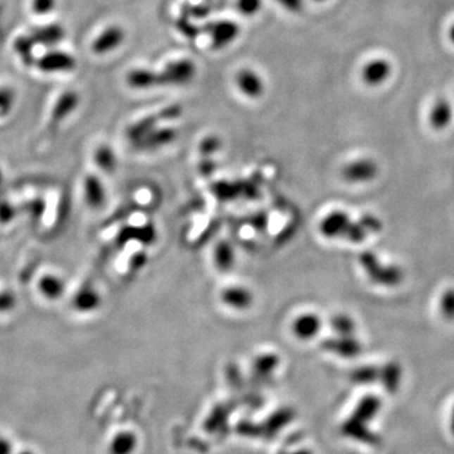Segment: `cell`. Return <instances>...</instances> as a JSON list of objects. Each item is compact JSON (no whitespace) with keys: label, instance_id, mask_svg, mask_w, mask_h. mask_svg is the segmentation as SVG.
Returning <instances> with one entry per match:
<instances>
[{"label":"cell","instance_id":"1","mask_svg":"<svg viewBox=\"0 0 454 454\" xmlns=\"http://www.w3.org/2000/svg\"><path fill=\"white\" fill-rule=\"evenodd\" d=\"M380 409H382V400L379 399L377 396L375 395L365 396L358 403V408L353 412L351 419L345 424L343 430H345L346 434L353 436L362 442L376 444L377 438L366 428V424L371 419L375 418L376 414L380 412Z\"/></svg>","mask_w":454,"mask_h":454},{"label":"cell","instance_id":"2","mask_svg":"<svg viewBox=\"0 0 454 454\" xmlns=\"http://www.w3.org/2000/svg\"><path fill=\"white\" fill-rule=\"evenodd\" d=\"M360 264L363 270L375 284L384 286H395L401 283L404 278L403 270L396 265H384L376 254L371 251H363L360 255Z\"/></svg>","mask_w":454,"mask_h":454},{"label":"cell","instance_id":"3","mask_svg":"<svg viewBox=\"0 0 454 454\" xmlns=\"http://www.w3.org/2000/svg\"><path fill=\"white\" fill-rule=\"evenodd\" d=\"M34 66L43 73L71 72L76 67V58L60 49H49L37 57Z\"/></svg>","mask_w":454,"mask_h":454},{"label":"cell","instance_id":"4","mask_svg":"<svg viewBox=\"0 0 454 454\" xmlns=\"http://www.w3.org/2000/svg\"><path fill=\"white\" fill-rule=\"evenodd\" d=\"M196 76V65L191 60H178L170 62L159 72L160 85H184Z\"/></svg>","mask_w":454,"mask_h":454},{"label":"cell","instance_id":"5","mask_svg":"<svg viewBox=\"0 0 454 454\" xmlns=\"http://www.w3.org/2000/svg\"><path fill=\"white\" fill-rule=\"evenodd\" d=\"M393 75V65L388 58L375 57L366 62L361 71V79L365 85L370 87H380Z\"/></svg>","mask_w":454,"mask_h":454},{"label":"cell","instance_id":"6","mask_svg":"<svg viewBox=\"0 0 454 454\" xmlns=\"http://www.w3.org/2000/svg\"><path fill=\"white\" fill-rule=\"evenodd\" d=\"M203 30L211 37L212 47L221 49L237 39L240 33V27L232 20H218L207 23Z\"/></svg>","mask_w":454,"mask_h":454},{"label":"cell","instance_id":"7","mask_svg":"<svg viewBox=\"0 0 454 454\" xmlns=\"http://www.w3.org/2000/svg\"><path fill=\"white\" fill-rule=\"evenodd\" d=\"M80 103V96L77 92L72 90L65 91L57 99L53 108L49 114V127H56L63 122L65 119L72 114L77 109Z\"/></svg>","mask_w":454,"mask_h":454},{"label":"cell","instance_id":"8","mask_svg":"<svg viewBox=\"0 0 454 454\" xmlns=\"http://www.w3.org/2000/svg\"><path fill=\"white\" fill-rule=\"evenodd\" d=\"M379 173V167L375 160L370 158L356 159L351 163L347 164L343 168V177L346 181L351 183H362L374 179Z\"/></svg>","mask_w":454,"mask_h":454},{"label":"cell","instance_id":"9","mask_svg":"<svg viewBox=\"0 0 454 454\" xmlns=\"http://www.w3.org/2000/svg\"><path fill=\"white\" fill-rule=\"evenodd\" d=\"M351 218L345 211H332L322 218L320 231L323 237L328 239L345 237L346 232L351 225Z\"/></svg>","mask_w":454,"mask_h":454},{"label":"cell","instance_id":"10","mask_svg":"<svg viewBox=\"0 0 454 454\" xmlns=\"http://www.w3.org/2000/svg\"><path fill=\"white\" fill-rule=\"evenodd\" d=\"M321 318L315 313L305 312L294 318L291 323V332L301 341H309L315 339L321 331Z\"/></svg>","mask_w":454,"mask_h":454},{"label":"cell","instance_id":"11","mask_svg":"<svg viewBox=\"0 0 454 454\" xmlns=\"http://www.w3.org/2000/svg\"><path fill=\"white\" fill-rule=\"evenodd\" d=\"M124 38H125V33L122 28L119 25H110L95 38L91 49L95 55H106L118 49L121 43L124 42Z\"/></svg>","mask_w":454,"mask_h":454},{"label":"cell","instance_id":"12","mask_svg":"<svg viewBox=\"0 0 454 454\" xmlns=\"http://www.w3.org/2000/svg\"><path fill=\"white\" fill-rule=\"evenodd\" d=\"M453 116V105L448 99H438L430 106L428 122L434 130H444L452 124Z\"/></svg>","mask_w":454,"mask_h":454},{"label":"cell","instance_id":"13","mask_svg":"<svg viewBox=\"0 0 454 454\" xmlns=\"http://www.w3.org/2000/svg\"><path fill=\"white\" fill-rule=\"evenodd\" d=\"M37 46L52 49L65 38L66 32L62 25L57 23H47L39 25L30 33Z\"/></svg>","mask_w":454,"mask_h":454},{"label":"cell","instance_id":"14","mask_svg":"<svg viewBox=\"0 0 454 454\" xmlns=\"http://www.w3.org/2000/svg\"><path fill=\"white\" fill-rule=\"evenodd\" d=\"M324 348L343 358H353L362 350L361 343L352 336H337L324 342Z\"/></svg>","mask_w":454,"mask_h":454},{"label":"cell","instance_id":"15","mask_svg":"<svg viewBox=\"0 0 454 454\" xmlns=\"http://www.w3.org/2000/svg\"><path fill=\"white\" fill-rule=\"evenodd\" d=\"M177 130L175 127H156L151 133L146 134L141 139L137 140L134 144L140 149H153L167 146L176 139Z\"/></svg>","mask_w":454,"mask_h":454},{"label":"cell","instance_id":"16","mask_svg":"<svg viewBox=\"0 0 454 454\" xmlns=\"http://www.w3.org/2000/svg\"><path fill=\"white\" fill-rule=\"evenodd\" d=\"M237 84L245 96L256 99L264 92V82L261 81L260 76L250 68H242L237 73Z\"/></svg>","mask_w":454,"mask_h":454},{"label":"cell","instance_id":"17","mask_svg":"<svg viewBox=\"0 0 454 454\" xmlns=\"http://www.w3.org/2000/svg\"><path fill=\"white\" fill-rule=\"evenodd\" d=\"M36 47V42L33 41L30 34L18 36L13 42L14 53L25 67L34 66L37 60Z\"/></svg>","mask_w":454,"mask_h":454},{"label":"cell","instance_id":"18","mask_svg":"<svg viewBox=\"0 0 454 454\" xmlns=\"http://www.w3.org/2000/svg\"><path fill=\"white\" fill-rule=\"evenodd\" d=\"M127 84L133 89H149L160 86L159 73L153 72L146 68H135L127 73Z\"/></svg>","mask_w":454,"mask_h":454},{"label":"cell","instance_id":"19","mask_svg":"<svg viewBox=\"0 0 454 454\" xmlns=\"http://www.w3.org/2000/svg\"><path fill=\"white\" fill-rule=\"evenodd\" d=\"M222 301L226 305L234 309H246L251 305L253 294L245 286H235L225 289L222 293Z\"/></svg>","mask_w":454,"mask_h":454},{"label":"cell","instance_id":"20","mask_svg":"<svg viewBox=\"0 0 454 454\" xmlns=\"http://www.w3.org/2000/svg\"><path fill=\"white\" fill-rule=\"evenodd\" d=\"M159 121H160L159 114L146 116L141 120L137 121L135 124L127 127V139L132 140L133 143H135L137 140L141 139L143 137H146V134L151 133L153 129L157 127V124Z\"/></svg>","mask_w":454,"mask_h":454},{"label":"cell","instance_id":"21","mask_svg":"<svg viewBox=\"0 0 454 454\" xmlns=\"http://www.w3.org/2000/svg\"><path fill=\"white\" fill-rule=\"evenodd\" d=\"M380 382L389 393H395L401 382V367L398 362H388L380 367Z\"/></svg>","mask_w":454,"mask_h":454},{"label":"cell","instance_id":"22","mask_svg":"<svg viewBox=\"0 0 454 454\" xmlns=\"http://www.w3.org/2000/svg\"><path fill=\"white\" fill-rule=\"evenodd\" d=\"M85 196L91 207H100L105 200L103 183L95 176H87L85 179Z\"/></svg>","mask_w":454,"mask_h":454},{"label":"cell","instance_id":"23","mask_svg":"<svg viewBox=\"0 0 454 454\" xmlns=\"http://www.w3.org/2000/svg\"><path fill=\"white\" fill-rule=\"evenodd\" d=\"M95 162L99 165V168L110 173L115 170V153L109 146H100L95 151Z\"/></svg>","mask_w":454,"mask_h":454},{"label":"cell","instance_id":"24","mask_svg":"<svg viewBox=\"0 0 454 454\" xmlns=\"http://www.w3.org/2000/svg\"><path fill=\"white\" fill-rule=\"evenodd\" d=\"M39 289L42 291L43 294L47 298L55 299V298L62 296L63 291V283L62 280L56 278L53 275L51 277H44V278L39 282Z\"/></svg>","mask_w":454,"mask_h":454},{"label":"cell","instance_id":"25","mask_svg":"<svg viewBox=\"0 0 454 454\" xmlns=\"http://www.w3.org/2000/svg\"><path fill=\"white\" fill-rule=\"evenodd\" d=\"M15 103V91L11 86H0V119H4L12 113Z\"/></svg>","mask_w":454,"mask_h":454},{"label":"cell","instance_id":"26","mask_svg":"<svg viewBox=\"0 0 454 454\" xmlns=\"http://www.w3.org/2000/svg\"><path fill=\"white\" fill-rule=\"evenodd\" d=\"M352 379L361 385L377 382V380H380V367H377V366L358 367V370L353 371Z\"/></svg>","mask_w":454,"mask_h":454},{"label":"cell","instance_id":"27","mask_svg":"<svg viewBox=\"0 0 454 454\" xmlns=\"http://www.w3.org/2000/svg\"><path fill=\"white\" fill-rule=\"evenodd\" d=\"M331 326L333 331L339 336H352V333L355 332V322L348 315H334L331 321Z\"/></svg>","mask_w":454,"mask_h":454},{"label":"cell","instance_id":"28","mask_svg":"<svg viewBox=\"0 0 454 454\" xmlns=\"http://www.w3.org/2000/svg\"><path fill=\"white\" fill-rule=\"evenodd\" d=\"M57 0H32L30 11L37 17H46L55 12Z\"/></svg>","mask_w":454,"mask_h":454},{"label":"cell","instance_id":"29","mask_svg":"<svg viewBox=\"0 0 454 454\" xmlns=\"http://www.w3.org/2000/svg\"><path fill=\"white\" fill-rule=\"evenodd\" d=\"M439 309L443 317L448 321L454 320V289H447L443 291L439 301Z\"/></svg>","mask_w":454,"mask_h":454},{"label":"cell","instance_id":"30","mask_svg":"<svg viewBox=\"0 0 454 454\" xmlns=\"http://www.w3.org/2000/svg\"><path fill=\"white\" fill-rule=\"evenodd\" d=\"M189 15H183L181 14V17L177 20V28L181 32L183 36L187 37V38H196L198 36L200 33V28L197 25H194L191 20H189Z\"/></svg>","mask_w":454,"mask_h":454},{"label":"cell","instance_id":"31","mask_svg":"<svg viewBox=\"0 0 454 454\" xmlns=\"http://www.w3.org/2000/svg\"><path fill=\"white\" fill-rule=\"evenodd\" d=\"M261 6H263L261 0H237V11L246 17L255 15L260 11Z\"/></svg>","mask_w":454,"mask_h":454},{"label":"cell","instance_id":"32","mask_svg":"<svg viewBox=\"0 0 454 454\" xmlns=\"http://www.w3.org/2000/svg\"><path fill=\"white\" fill-rule=\"evenodd\" d=\"M182 111L183 109H182L181 105L173 103V105H168L163 109L159 110L158 114L160 116V120H175L182 115Z\"/></svg>","mask_w":454,"mask_h":454},{"label":"cell","instance_id":"33","mask_svg":"<svg viewBox=\"0 0 454 454\" xmlns=\"http://www.w3.org/2000/svg\"><path fill=\"white\" fill-rule=\"evenodd\" d=\"M360 222L362 224L363 227L369 234L372 232H379L382 231V224L379 218L374 216V215H365L362 217L360 218Z\"/></svg>","mask_w":454,"mask_h":454},{"label":"cell","instance_id":"34","mask_svg":"<svg viewBox=\"0 0 454 454\" xmlns=\"http://www.w3.org/2000/svg\"><path fill=\"white\" fill-rule=\"evenodd\" d=\"M220 146H221V143H220V139H218L217 137L211 135V137H207V138L202 140L200 151L203 154H211L213 151H217Z\"/></svg>","mask_w":454,"mask_h":454},{"label":"cell","instance_id":"35","mask_svg":"<svg viewBox=\"0 0 454 454\" xmlns=\"http://www.w3.org/2000/svg\"><path fill=\"white\" fill-rule=\"evenodd\" d=\"M288 12L299 13L304 6V0H277Z\"/></svg>","mask_w":454,"mask_h":454},{"label":"cell","instance_id":"36","mask_svg":"<svg viewBox=\"0 0 454 454\" xmlns=\"http://www.w3.org/2000/svg\"><path fill=\"white\" fill-rule=\"evenodd\" d=\"M210 11H211L210 6L202 3V4H197V6H191L189 12H191V17L200 19L207 17L210 14Z\"/></svg>","mask_w":454,"mask_h":454},{"label":"cell","instance_id":"37","mask_svg":"<svg viewBox=\"0 0 454 454\" xmlns=\"http://www.w3.org/2000/svg\"><path fill=\"white\" fill-rule=\"evenodd\" d=\"M14 453H15V447L12 439L4 434H0V454Z\"/></svg>","mask_w":454,"mask_h":454},{"label":"cell","instance_id":"38","mask_svg":"<svg viewBox=\"0 0 454 454\" xmlns=\"http://www.w3.org/2000/svg\"><path fill=\"white\" fill-rule=\"evenodd\" d=\"M448 38H449V42L452 43V44H454V22L450 25V27H449L448 30Z\"/></svg>","mask_w":454,"mask_h":454},{"label":"cell","instance_id":"39","mask_svg":"<svg viewBox=\"0 0 454 454\" xmlns=\"http://www.w3.org/2000/svg\"><path fill=\"white\" fill-rule=\"evenodd\" d=\"M14 454H37L33 449L30 448H23L19 449V450H15Z\"/></svg>","mask_w":454,"mask_h":454},{"label":"cell","instance_id":"40","mask_svg":"<svg viewBox=\"0 0 454 454\" xmlns=\"http://www.w3.org/2000/svg\"><path fill=\"white\" fill-rule=\"evenodd\" d=\"M450 430H452L454 436V406L453 410H452V417H450Z\"/></svg>","mask_w":454,"mask_h":454},{"label":"cell","instance_id":"41","mask_svg":"<svg viewBox=\"0 0 454 454\" xmlns=\"http://www.w3.org/2000/svg\"><path fill=\"white\" fill-rule=\"evenodd\" d=\"M315 1H326V0H315Z\"/></svg>","mask_w":454,"mask_h":454}]
</instances>
